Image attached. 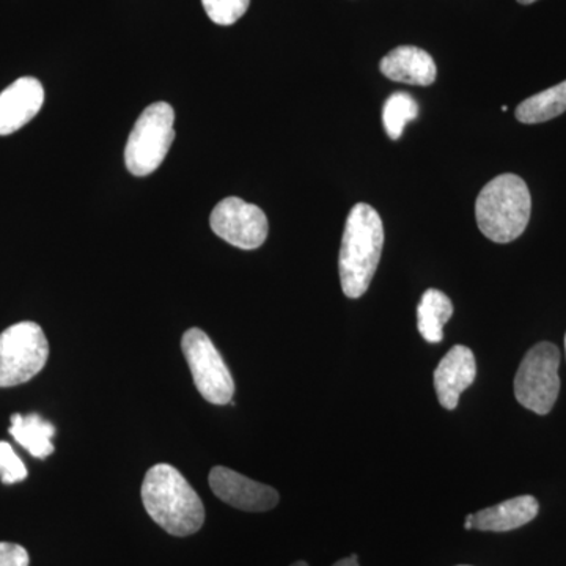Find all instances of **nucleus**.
Returning <instances> with one entry per match:
<instances>
[{"mask_svg":"<svg viewBox=\"0 0 566 566\" xmlns=\"http://www.w3.org/2000/svg\"><path fill=\"white\" fill-rule=\"evenodd\" d=\"M474 353L464 345H457L446 354L434 370V389L442 408L453 411L460 395L475 381Z\"/></svg>","mask_w":566,"mask_h":566,"instance_id":"9d476101","label":"nucleus"},{"mask_svg":"<svg viewBox=\"0 0 566 566\" xmlns=\"http://www.w3.org/2000/svg\"><path fill=\"white\" fill-rule=\"evenodd\" d=\"M28 476V469L21 458L14 453L9 442L0 441V480L3 485H14L24 482Z\"/></svg>","mask_w":566,"mask_h":566,"instance_id":"6ab92c4d","label":"nucleus"},{"mask_svg":"<svg viewBox=\"0 0 566 566\" xmlns=\"http://www.w3.org/2000/svg\"><path fill=\"white\" fill-rule=\"evenodd\" d=\"M181 349L191 370L193 385L205 400L219 406L232 403L233 376L211 338L199 327H192L182 335Z\"/></svg>","mask_w":566,"mask_h":566,"instance_id":"0eeeda50","label":"nucleus"},{"mask_svg":"<svg viewBox=\"0 0 566 566\" xmlns=\"http://www.w3.org/2000/svg\"><path fill=\"white\" fill-rule=\"evenodd\" d=\"M175 111L155 103L142 112L125 148V163L136 177H147L161 166L175 140Z\"/></svg>","mask_w":566,"mask_h":566,"instance_id":"20e7f679","label":"nucleus"},{"mask_svg":"<svg viewBox=\"0 0 566 566\" xmlns=\"http://www.w3.org/2000/svg\"><path fill=\"white\" fill-rule=\"evenodd\" d=\"M566 112V81L524 99L516 107V120L524 125H536L553 120Z\"/></svg>","mask_w":566,"mask_h":566,"instance_id":"dca6fc26","label":"nucleus"},{"mask_svg":"<svg viewBox=\"0 0 566 566\" xmlns=\"http://www.w3.org/2000/svg\"><path fill=\"white\" fill-rule=\"evenodd\" d=\"M210 488L216 497L243 512L262 513L279 504V493L232 469L216 465L210 472Z\"/></svg>","mask_w":566,"mask_h":566,"instance_id":"1a4fd4ad","label":"nucleus"},{"mask_svg":"<svg viewBox=\"0 0 566 566\" xmlns=\"http://www.w3.org/2000/svg\"><path fill=\"white\" fill-rule=\"evenodd\" d=\"M385 245L381 216L367 203L354 205L345 223L338 253V274L345 296L357 300L374 281Z\"/></svg>","mask_w":566,"mask_h":566,"instance_id":"f03ea898","label":"nucleus"},{"mask_svg":"<svg viewBox=\"0 0 566 566\" xmlns=\"http://www.w3.org/2000/svg\"><path fill=\"white\" fill-rule=\"evenodd\" d=\"M453 304L446 293L430 289L423 293L417 307V327L428 344H439L444 338L446 323L452 318Z\"/></svg>","mask_w":566,"mask_h":566,"instance_id":"2eb2a0df","label":"nucleus"},{"mask_svg":"<svg viewBox=\"0 0 566 566\" xmlns=\"http://www.w3.org/2000/svg\"><path fill=\"white\" fill-rule=\"evenodd\" d=\"M210 226L219 238L243 251L263 245L270 230L262 208L244 202L240 197H229L216 205Z\"/></svg>","mask_w":566,"mask_h":566,"instance_id":"6e6552de","label":"nucleus"},{"mask_svg":"<svg viewBox=\"0 0 566 566\" xmlns=\"http://www.w3.org/2000/svg\"><path fill=\"white\" fill-rule=\"evenodd\" d=\"M419 117V104L409 93L397 92L387 98L382 107V123L387 136L398 140L403 134L406 125Z\"/></svg>","mask_w":566,"mask_h":566,"instance_id":"f3484780","label":"nucleus"},{"mask_svg":"<svg viewBox=\"0 0 566 566\" xmlns=\"http://www.w3.org/2000/svg\"><path fill=\"white\" fill-rule=\"evenodd\" d=\"M387 80L428 87L438 76L433 57L417 46H398L379 63Z\"/></svg>","mask_w":566,"mask_h":566,"instance_id":"f8f14e48","label":"nucleus"},{"mask_svg":"<svg viewBox=\"0 0 566 566\" xmlns=\"http://www.w3.org/2000/svg\"><path fill=\"white\" fill-rule=\"evenodd\" d=\"M565 348H566V335H565Z\"/></svg>","mask_w":566,"mask_h":566,"instance_id":"b1692460","label":"nucleus"},{"mask_svg":"<svg viewBox=\"0 0 566 566\" xmlns=\"http://www.w3.org/2000/svg\"><path fill=\"white\" fill-rule=\"evenodd\" d=\"M517 2L523 3V6H531V3L536 2V0H517Z\"/></svg>","mask_w":566,"mask_h":566,"instance_id":"4be33fe9","label":"nucleus"},{"mask_svg":"<svg viewBox=\"0 0 566 566\" xmlns=\"http://www.w3.org/2000/svg\"><path fill=\"white\" fill-rule=\"evenodd\" d=\"M44 103V88L35 77H21L0 93V136L17 133L36 117Z\"/></svg>","mask_w":566,"mask_h":566,"instance_id":"9b49d317","label":"nucleus"},{"mask_svg":"<svg viewBox=\"0 0 566 566\" xmlns=\"http://www.w3.org/2000/svg\"><path fill=\"white\" fill-rule=\"evenodd\" d=\"M10 434L17 439L18 444L24 447L39 460H44L54 453L52 438L55 434V427L48 420L41 419L39 415L11 416Z\"/></svg>","mask_w":566,"mask_h":566,"instance_id":"4468645a","label":"nucleus"},{"mask_svg":"<svg viewBox=\"0 0 566 566\" xmlns=\"http://www.w3.org/2000/svg\"><path fill=\"white\" fill-rule=\"evenodd\" d=\"M208 18L218 25H232L244 17L251 0H202Z\"/></svg>","mask_w":566,"mask_h":566,"instance_id":"a211bd4d","label":"nucleus"},{"mask_svg":"<svg viewBox=\"0 0 566 566\" xmlns=\"http://www.w3.org/2000/svg\"><path fill=\"white\" fill-rule=\"evenodd\" d=\"M142 502L151 520L167 534L189 536L203 526L202 501L174 465H153L142 483Z\"/></svg>","mask_w":566,"mask_h":566,"instance_id":"f257e3e1","label":"nucleus"},{"mask_svg":"<svg viewBox=\"0 0 566 566\" xmlns=\"http://www.w3.org/2000/svg\"><path fill=\"white\" fill-rule=\"evenodd\" d=\"M531 211L532 197L526 181L515 174L499 175L476 197V226L494 243L517 240L527 229Z\"/></svg>","mask_w":566,"mask_h":566,"instance_id":"7ed1b4c3","label":"nucleus"},{"mask_svg":"<svg viewBox=\"0 0 566 566\" xmlns=\"http://www.w3.org/2000/svg\"><path fill=\"white\" fill-rule=\"evenodd\" d=\"M333 566H359V560H357V556H349L344 558V560H338L337 564Z\"/></svg>","mask_w":566,"mask_h":566,"instance_id":"412c9836","label":"nucleus"},{"mask_svg":"<svg viewBox=\"0 0 566 566\" xmlns=\"http://www.w3.org/2000/svg\"><path fill=\"white\" fill-rule=\"evenodd\" d=\"M539 512L534 495H520L472 515V528L482 532H510L526 526Z\"/></svg>","mask_w":566,"mask_h":566,"instance_id":"ddd939ff","label":"nucleus"},{"mask_svg":"<svg viewBox=\"0 0 566 566\" xmlns=\"http://www.w3.org/2000/svg\"><path fill=\"white\" fill-rule=\"evenodd\" d=\"M292 566H308L305 564V562H296V564H293Z\"/></svg>","mask_w":566,"mask_h":566,"instance_id":"5701e85b","label":"nucleus"},{"mask_svg":"<svg viewBox=\"0 0 566 566\" xmlns=\"http://www.w3.org/2000/svg\"><path fill=\"white\" fill-rule=\"evenodd\" d=\"M560 352L554 344L542 342L528 349L515 376V397L524 408L546 416L560 392L558 378Z\"/></svg>","mask_w":566,"mask_h":566,"instance_id":"423d86ee","label":"nucleus"},{"mask_svg":"<svg viewBox=\"0 0 566 566\" xmlns=\"http://www.w3.org/2000/svg\"><path fill=\"white\" fill-rule=\"evenodd\" d=\"M50 344L39 324L22 322L0 334V389L31 381L43 370Z\"/></svg>","mask_w":566,"mask_h":566,"instance_id":"39448f33","label":"nucleus"},{"mask_svg":"<svg viewBox=\"0 0 566 566\" xmlns=\"http://www.w3.org/2000/svg\"><path fill=\"white\" fill-rule=\"evenodd\" d=\"M29 554L14 543H0V566H29Z\"/></svg>","mask_w":566,"mask_h":566,"instance_id":"aec40b11","label":"nucleus"}]
</instances>
